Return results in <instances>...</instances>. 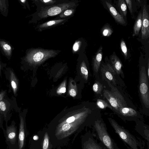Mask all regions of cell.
<instances>
[{"label":"cell","instance_id":"cell-16","mask_svg":"<svg viewBox=\"0 0 149 149\" xmlns=\"http://www.w3.org/2000/svg\"><path fill=\"white\" fill-rule=\"evenodd\" d=\"M102 47L101 46L94 56L93 61V69L95 73L98 72L102 58Z\"/></svg>","mask_w":149,"mask_h":149},{"label":"cell","instance_id":"cell-12","mask_svg":"<svg viewBox=\"0 0 149 149\" xmlns=\"http://www.w3.org/2000/svg\"><path fill=\"white\" fill-rule=\"evenodd\" d=\"M105 3L109 11L115 21L120 25L124 26H126L127 23L121 15L117 11L115 8L110 3L106 1Z\"/></svg>","mask_w":149,"mask_h":149},{"label":"cell","instance_id":"cell-24","mask_svg":"<svg viewBox=\"0 0 149 149\" xmlns=\"http://www.w3.org/2000/svg\"><path fill=\"white\" fill-rule=\"evenodd\" d=\"M118 6L121 15L126 18L127 13V5L125 0H119L118 2Z\"/></svg>","mask_w":149,"mask_h":149},{"label":"cell","instance_id":"cell-23","mask_svg":"<svg viewBox=\"0 0 149 149\" xmlns=\"http://www.w3.org/2000/svg\"><path fill=\"white\" fill-rule=\"evenodd\" d=\"M80 72L81 75L84 80H88V73L87 67L84 61L81 63L80 66Z\"/></svg>","mask_w":149,"mask_h":149},{"label":"cell","instance_id":"cell-14","mask_svg":"<svg viewBox=\"0 0 149 149\" xmlns=\"http://www.w3.org/2000/svg\"><path fill=\"white\" fill-rule=\"evenodd\" d=\"M112 68L115 71L117 74L121 75L123 78H124V75L122 69L123 65L119 58L116 54L112 55L111 57Z\"/></svg>","mask_w":149,"mask_h":149},{"label":"cell","instance_id":"cell-8","mask_svg":"<svg viewBox=\"0 0 149 149\" xmlns=\"http://www.w3.org/2000/svg\"><path fill=\"white\" fill-rule=\"evenodd\" d=\"M87 128L81 136L82 149H108L101 141H98L94 131L87 130Z\"/></svg>","mask_w":149,"mask_h":149},{"label":"cell","instance_id":"cell-15","mask_svg":"<svg viewBox=\"0 0 149 149\" xmlns=\"http://www.w3.org/2000/svg\"><path fill=\"white\" fill-rule=\"evenodd\" d=\"M6 139L12 144L15 143L17 136V130L16 127L11 125L7 127L6 129Z\"/></svg>","mask_w":149,"mask_h":149},{"label":"cell","instance_id":"cell-37","mask_svg":"<svg viewBox=\"0 0 149 149\" xmlns=\"http://www.w3.org/2000/svg\"><path fill=\"white\" fill-rule=\"evenodd\" d=\"M19 1L20 3H21V4L23 6H24V7H25V6H26V5L28 6V5L29 6L28 3H28V2H26L27 1L26 0H19Z\"/></svg>","mask_w":149,"mask_h":149},{"label":"cell","instance_id":"cell-25","mask_svg":"<svg viewBox=\"0 0 149 149\" xmlns=\"http://www.w3.org/2000/svg\"><path fill=\"white\" fill-rule=\"evenodd\" d=\"M96 104L99 109H104L108 107L112 110V108L110 104L104 100L100 99H97Z\"/></svg>","mask_w":149,"mask_h":149},{"label":"cell","instance_id":"cell-4","mask_svg":"<svg viewBox=\"0 0 149 149\" xmlns=\"http://www.w3.org/2000/svg\"><path fill=\"white\" fill-rule=\"evenodd\" d=\"M108 119L115 133L118 135L128 149H144L146 144L143 140L132 134L111 118H108Z\"/></svg>","mask_w":149,"mask_h":149},{"label":"cell","instance_id":"cell-9","mask_svg":"<svg viewBox=\"0 0 149 149\" xmlns=\"http://www.w3.org/2000/svg\"><path fill=\"white\" fill-rule=\"evenodd\" d=\"M116 114L124 121H144L143 115L137 108L128 107H122L119 109Z\"/></svg>","mask_w":149,"mask_h":149},{"label":"cell","instance_id":"cell-21","mask_svg":"<svg viewBox=\"0 0 149 149\" xmlns=\"http://www.w3.org/2000/svg\"><path fill=\"white\" fill-rule=\"evenodd\" d=\"M33 1L38 6L40 5L39 9L59 3H58V1L55 0H37Z\"/></svg>","mask_w":149,"mask_h":149},{"label":"cell","instance_id":"cell-7","mask_svg":"<svg viewBox=\"0 0 149 149\" xmlns=\"http://www.w3.org/2000/svg\"><path fill=\"white\" fill-rule=\"evenodd\" d=\"M92 129L96 138L108 149H120L108 132L106 125L102 117L95 121Z\"/></svg>","mask_w":149,"mask_h":149},{"label":"cell","instance_id":"cell-10","mask_svg":"<svg viewBox=\"0 0 149 149\" xmlns=\"http://www.w3.org/2000/svg\"><path fill=\"white\" fill-rule=\"evenodd\" d=\"M141 37L142 39L149 38V12L147 6L144 5L142 12Z\"/></svg>","mask_w":149,"mask_h":149},{"label":"cell","instance_id":"cell-36","mask_svg":"<svg viewBox=\"0 0 149 149\" xmlns=\"http://www.w3.org/2000/svg\"><path fill=\"white\" fill-rule=\"evenodd\" d=\"M0 107L1 111H3L5 110L6 106L5 103L1 101L0 102Z\"/></svg>","mask_w":149,"mask_h":149},{"label":"cell","instance_id":"cell-41","mask_svg":"<svg viewBox=\"0 0 149 149\" xmlns=\"http://www.w3.org/2000/svg\"></svg>","mask_w":149,"mask_h":149},{"label":"cell","instance_id":"cell-18","mask_svg":"<svg viewBox=\"0 0 149 149\" xmlns=\"http://www.w3.org/2000/svg\"><path fill=\"white\" fill-rule=\"evenodd\" d=\"M142 12H139L134 22L133 27L132 36L133 37L138 36L141 29L142 25Z\"/></svg>","mask_w":149,"mask_h":149},{"label":"cell","instance_id":"cell-29","mask_svg":"<svg viewBox=\"0 0 149 149\" xmlns=\"http://www.w3.org/2000/svg\"><path fill=\"white\" fill-rule=\"evenodd\" d=\"M103 88L102 85L98 81H96L93 86L94 92L97 94H100Z\"/></svg>","mask_w":149,"mask_h":149},{"label":"cell","instance_id":"cell-33","mask_svg":"<svg viewBox=\"0 0 149 149\" xmlns=\"http://www.w3.org/2000/svg\"><path fill=\"white\" fill-rule=\"evenodd\" d=\"M81 44V42L80 40L76 41L74 44L72 51L73 53L77 52L79 50Z\"/></svg>","mask_w":149,"mask_h":149},{"label":"cell","instance_id":"cell-11","mask_svg":"<svg viewBox=\"0 0 149 149\" xmlns=\"http://www.w3.org/2000/svg\"><path fill=\"white\" fill-rule=\"evenodd\" d=\"M135 122V131L149 143V125L142 120H138Z\"/></svg>","mask_w":149,"mask_h":149},{"label":"cell","instance_id":"cell-13","mask_svg":"<svg viewBox=\"0 0 149 149\" xmlns=\"http://www.w3.org/2000/svg\"><path fill=\"white\" fill-rule=\"evenodd\" d=\"M66 20V19H63L50 20L37 25L36 29L37 31H41L61 24L65 22Z\"/></svg>","mask_w":149,"mask_h":149},{"label":"cell","instance_id":"cell-3","mask_svg":"<svg viewBox=\"0 0 149 149\" xmlns=\"http://www.w3.org/2000/svg\"><path fill=\"white\" fill-rule=\"evenodd\" d=\"M138 92L142 113L149 117V84L147 66L142 63L139 66Z\"/></svg>","mask_w":149,"mask_h":149},{"label":"cell","instance_id":"cell-30","mask_svg":"<svg viewBox=\"0 0 149 149\" xmlns=\"http://www.w3.org/2000/svg\"><path fill=\"white\" fill-rule=\"evenodd\" d=\"M120 47L125 59H126L128 56L127 49L125 42L123 39L120 41Z\"/></svg>","mask_w":149,"mask_h":149},{"label":"cell","instance_id":"cell-32","mask_svg":"<svg viewBox=\"0 0 149 149\" xmlns=\"http://www.w3.org/2000/svg\"><path fill=\"white\" fill-rule=\"evenodd\" d=\"M67 80H64L62 83L57 91V93L59 94L65 93L66 91V84Z\"/></svg>","mask_w":149,"mask_h":149},{"label":"cell","instance_id":"cell-6","mask_svg":"<svg viewBox=\"0 0 149 149\" xmlns=\"http://www.w3.org/2000/svg\"><path fill=\"white\" fill-rule=\"evenodd\" d=\"M74 2L60 3L40 9L33 14L31 22L39 21L60 15L65 10L75 6Z\"/></svg>","mask_w":149,"mask_h":149},{"label":"cell","instance_id":"cell-31","mask_svg":"<svg viewBox=\"0 0 149 149\" xmlns=\"http://www.w3.org/2000/svg\"><path fill=\"white\" fill-rule=\"evenodd\" d=\"M49 143V137L47 132L44 134L43 141L42 149H48Z\"/></svg>","mask_w":149,"mask_h":149},{"label":"cell","instance_id":"cell-38","mask_svg":"<svg viewBox=\"0 0 149 149\" xmlns=\"http://www.w3.org/2000/svg\"><path fill=\"white\" fill-rule=\"evenodd\" d=\"M147 72L149 84V57L148 59L147 64Z\"/></svg>","mask_w":149,"mask_h":149},{"label":"cell","instance_id":"cell-20","mask_svg":"<svg viewBox=\"0 0 149 149\" xmlns=\"http://www.w3.org/2000/svg\"><path fill=\"white\" fill-rule=\"evenodd\" d=\"M77 88L75 81L72 79L70 78L68 84V95L73 97H75L77 95Z\"/></svg>","mask_w":149,"mask_h":149},{"label":"cell","instance_id":"cell-40","mask_svg":"<svg viewBox=\"0 0 149 149\" xmlns=\"http://www.w3.org/2000/svg\"><path fill=\"white\" fill-rule=\"evenodd\" d=\"M148 124H148V125H149V123Z\"/></svg>","mask_w":149,"mask_h":149},{"label":"cell","instance_id":"cell-2","mask_svg":"<svg viewBox=\"0 0 149 149\" xmlns=\"http://www.w3.org/2000/svg\"><path fill=\"white\" fill-rule=\"evenodd\" d=\"M107 82L111 91L104 89L103 95L116 114L119 109L122 107H128L136 108L132 101L123 92L113 86L110 81H107Z\"/></svg>","mask_w":149,"mask_h":149},{"label":"cell","instance_id":"cell-22","mask_svg":"<svg viewBox=\"0 0 149 149\" xmlns=\"http://www.w3.org/2000/svg\"><path fill=\"white\" fill-rule=\"evenodd\" d=\"M101 71L103 73L109 81H112L114 86H116V80L115 75L109 71L106 68L105 65L102 68Z\"/></svg>","mask_w":149,"mask_h":149},{"label":"cell","instance_id":"cell-28","mask_svg":"<svg viewBox=\"0 0 149 149\" xmlns=\"http://www.w3.org/2000/svg\"><path fill=\"white\" fill-rule=\"evenodd\" d=\"M113 32L112 29L108 24L105 25L101 30L102 34L104 36H109L111 35Z\"/></svg>","mask_w":149,"mask_h":149},{"label":"cell","instance_id":"cell-5","mask_svg":"<svg viewBox=\"0 0 149 149\" xmlns=\"http://www.w3.org/2000/svg\"><path fill=\"white\" fill-rule=\"evenodd\" d=\"M60 52L53 49L32 48L26 51L23 59L30 65H38L47 59L55 57Z\"/></svg>","mask_w":149,"mask_h":149},{"label":"cell","instance_id":"cell-35","mask_svg":"<svg viewBox=\"0 0 149 149\" xmlns=\"http://www.w3.org/2000/svg\"><path fill=\"white\" fill-rule=\"evenodd\" d=\"M107 69L110 72L114 75H117L115 71L112 68L111 65L109 63H107L106 65H105Z\"/></svg>","mask_w":149,"mask_h":149},{"label":"cell","instance_id":"cell-19","mask_svg":"<svg viewBox=\"0 0 149 149\" xmlns=\"http://www.w3.org/2000/svg\"><path fill=\"white\" fill-rule=\"evenodd\" d=\"M0 47L4 55L8 57H10L12 54V49L9 44L5 41L1 39Z\"/></svg>","mask_w":149,"mask_h":149},{"label":"cell","instance_id":"cell-26","mask_svg":"<svg viewBox=\"0 0 149 149\" xmlns=\"http://www.w3.org/2000/svg\"><path fill=\"white\" fill-rule=\"evenodd\" d=\"M10 80L11 84L15 94L16 93L18 86V82L14 73L12 72H10Z\"/></svg>","mask_w":149,"mask_h":149},{"label":"cell","instance_id":"cell-39","mask_svg":"<svg viewBox=\"0 0 149 149\" xmlns=\"http://www.w3.org/2000/svg\"><path fill=\"white\" fill-rule=\"evenodd\" d=\"M147 149H149V143L147 142Z\"/></svg>","mask_w":149,"mask_h":149},{"label":"cell","instance_id":"cell-27","mask_svg":"<svg viewBox=\"0 0 149 149\" xmlns=\"http://www.w3.org/2000/svg\"><path fill=\"white\" fill-rule=\"evenodd\" d=\"M74 9L72 8L67 9L59 15L56 18L61 19L72 15L74 12Z\"/></svg>","mask_w":149,"mask_h":149},{"label":"cell","instance_id":"cell-34","mask_svg":"<svg viewBox=\"0 0 149 149\" xmlns=\"http://www.w3.org/2000/svg\"><path fill=\"white\" fill-rule=\"evenodd\" d=\"M127 5V6L129 10L130 13L132 17L133 13L132 8V2L131 0H125Z\"/></svg>","mask_w":149,"mask_h":149},{"label":"cell","instance_id":"cell-17","mask_svg":"<svg viewBox=\"0 0 149 149\" xmlns=\"http://www.w3.org/2000/svg\"><path fill=\"white\" fill-rule=\"evenodd\" d=\"M24 125L23 118L20 117V123L18 137L19 149H22L24 144L25 139Z\"/></svg>","mask_w":149,"mask_h":149},{"label":"cell","instance_id":"cell-1","mask_svg":"<svg viewBox=\"0 0 149 149\" xmlns=\"http://www.w3.org/2000/svg\"><path fill=\"white\" fill-rule=\"evenodd\" d=\"M102 117L100 110L93 102L85 101L72 106L59 121L55 136L58 140L72 136L73 143L85 128H92L95 121Z\"/></svg>","mask_w":149,"mask_h":149}]
</instances>
